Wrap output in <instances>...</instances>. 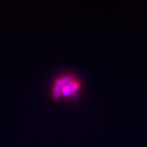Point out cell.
<instances>
[{
  "label": "cell",
  "instance_id": "obj_1",
  "mask_svg": "<svg viewBox=\"0 0 147 147\" xmlns=\"http://www.w3.org/2000/svg\"><path fill=\"white\" fill-rule=\"evenodd\" d=\"M83 89L81 78L69 71L59 74L53 79L50 95L53 100H75Z\"/></svg>",
  "mask_w": 147,
  "mask_h": 147
}]
</instances>
